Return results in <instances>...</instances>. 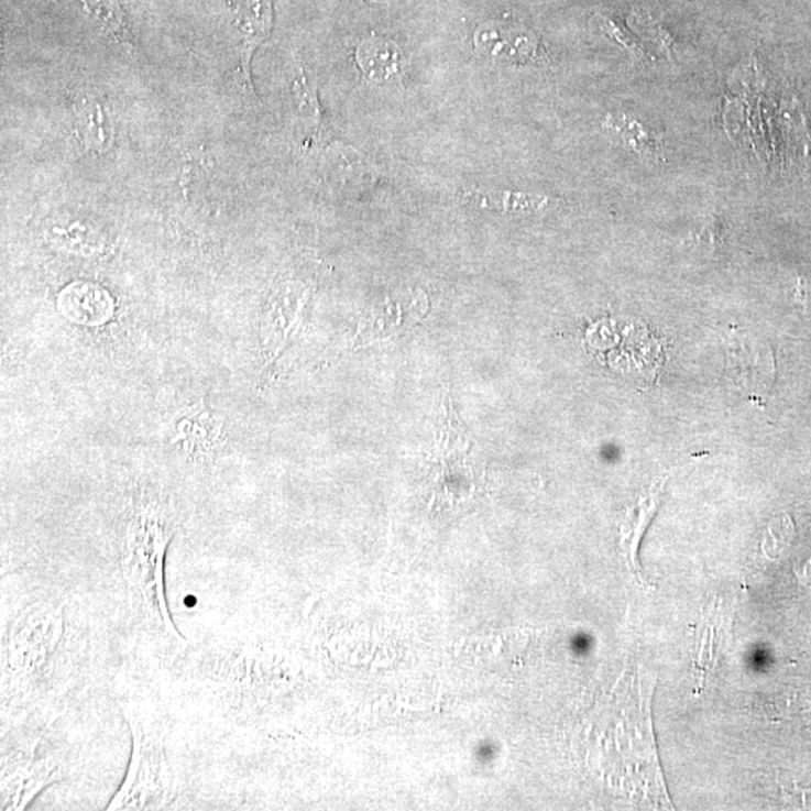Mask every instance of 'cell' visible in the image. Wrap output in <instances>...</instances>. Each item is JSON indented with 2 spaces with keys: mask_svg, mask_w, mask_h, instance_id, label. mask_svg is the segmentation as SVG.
I'll list each match as a JSON object with an SVG mask.
<instances>
[{
  "mask_svg": "<svg viewBox=\"0 0 811 811\" xmlns=\"http://www.w3.org/2000/svg\"><path fill=\"white\" fill-rule=\"evenodd\" d=\"M726 353L728 374L738 388L753 394L768 390L774 368L772 357L767 348L753 343L745 336H731Z\"/></svg>",
  "mask_w": 811,
  "mask_h": 811,
  "instance_id": "cell-1",
  "label": "cell"
},
{
  "mask_svg": "<svg viewBox=\"0 0 811 811\" xmlns=\"http://www.w3.org/2000/svg\"><path fill=\"white\" fill-rule=\"evenodd\" d=\"M59 307L73 322L100 325L113 313V300L101 287L77 283L62 292Z\"/></svg>",
  "mask_w": 811,
  "mask_h": 811,
  "instance_id": "cell-2",
  "label": "cell"
},
{
  "mask_svg": "<svg viewBox=\"0 0 811 811\" xmlns=\"http://www.w3.org/2000/svg\"><path fill=\"white\" fill-rule=\"evenodd\" d=\"M603 125L613 138L620 140L625 150L633 154L644 156V158L660 155L662 147L660 135L654 133L649 127L637 119L625 113L609 114Z\"/></svg>",
  "mask_w": 811,
  "mask_h": 811,
  "instance_id": "cell-3",
  "label": "cell"
},
{
  "mask_svg": "<svg viewBox=\"0 0 811 811\" xmlns=\"http://www.w3.org/2000/svg\"><path fill=\"white\" fill-rule=\"evenodd\" d=\"M362 72L372 80L384 81L393 77L398 68V51L390 41L372 39L364 41L358 51Z\"/></svg>",
  "mask_w": 811,
  "mask_h": 811,
  "instance_id": "cell-4",
  "label": "cell"
},
{
  "mask_svg": "<svg viewBox=\"0 0 811 811\" xmlns=\"http://www.w3.org/2000/svg\"><path fill=\"white\" fill-rule=\"evenodd\" d=\"M661 495L662 483L654 484L648 496L642 497L639 504L634 506L632 520L624 526L623 537L628 545L633 562L636 561L637 547H639L640 539L644 537L646 526L649 525L650 518L656 516Z\"/></svg>",
  "mask_w": 811,
  "mask_h": 811,
  "instance_id": "cell-5",
  "label": "cell"
},
{
  "mask_svg": "<svg viewBox=\"0 0 811 811\" xmlns=\"http://www.w3.org/2000/svg\"><path fill=\"white\" fill-rule=\"evenodd\" d=\"M473 204L487 205L492 208H502L506 211H539L547 205L546 197L523 195V193H481L471 191L464 195Z\"/></svg>",
  "mask_w": 811,
  "mask_h": 811,
  "instance_id": "cell-6",
  "label": "cell"
},
{
  "mask_svg": "<svg viewBox=\"0 0 811 811\" xmlns=\"http://www.w3.org/2000/svg\"><path fill=\"white\" fill-rule=\"evenodd\" d=\"M628 22L637 34L660 45L662 52H665L670 59H673L672 35H670L666 29H662L660 23H657L656 20L649 18L646 12L640 10H634L633 14L629 15Z\"/></svg>",
  "mask_w": 811,
  "mask_h": 811,
  "instance_id": "cell-7",
  "label": "cell"
},
{
  "mask_svg": "<svg viewBox=\"0 0 811 811\" xmlns=\"http://www.w3.org/2000/svg\"><path fill=\"white\" fill-rule=\"evenodd\" d=\"M594 22L596 23V26H599L600 31L603 32V34L606 35L609 40H612L613 43L621 45L624 51L632 53V55L636 57H640V59H649V55H646L644 45H642L639 41L634 39V36L629 34L628 31H625L624 28H621L620 24L615 22V20L609 19L606 18V15L603 14H596L594 18Z\"/></svg>",
  "mask_w": 811,
  "mask_h": 811,
  "instance_id": "cell-8",
  "label": "cell"
}]
</instances>
